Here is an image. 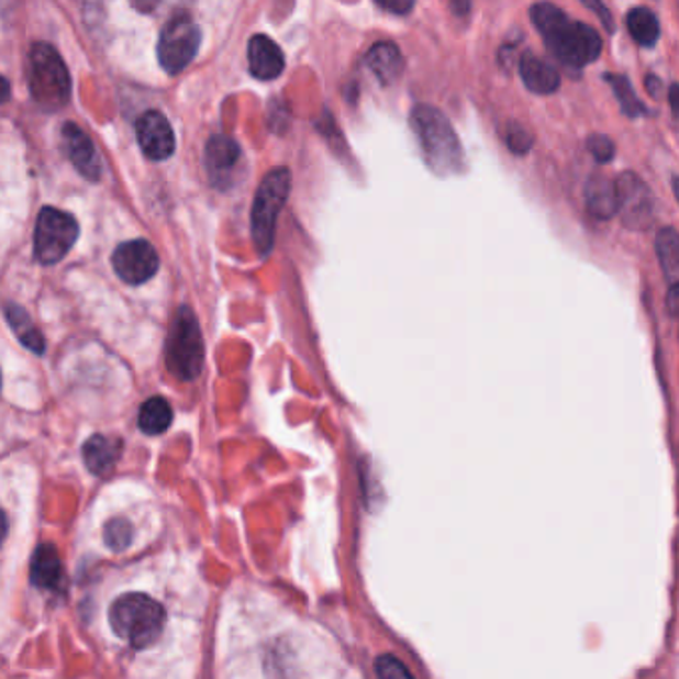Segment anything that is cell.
I'll use <instances>...</instances> for the list:
<instances>
[{"label": "cell", "instance_id": "obj_1", "mask_svg": "<svg viewBox=\"0 0 679 679\" xmlns=\"http://www.w3.org/2000/svg\"><path fill=\"white\" fill-rule=\"evenodd\" d=\"M531 21L548 51L566 66L585 68L602 54V38L594 26L572 21L553 2L532 4Z\"/></svg>", "mask_w": 679, "mask_h": 679}, {"label": "cell", "instance_id": "obj_2", "mask_svg": "<svg viewBox=\"0 0 679 679\" xmlns=\"http://www.w3.org/2000/svg\"><path fill=\"white\" fill-rule=\"evenodd\" d=\"M411 126L421 144L428 168L438 176L458 174L465 166V152L450 120L431 104H416L411 112Z\"/></svg>", "mask_w": 679, "mask_h": 679}, {"label": "cell", "instance_id": "obj_3", "mask_svg": "<svg viewBox=\"0 0 679 679\" xmlns=\"http://www.w3.org/2000/svg\"><path fill=\"white\" fill-rule=\"evenodd\" d=\"M166 624L159 602L146 594H124L110 608V626L132 648L146 649L158 642Z\"/></svg>", "mask_w": 679, "mask_h": 679}, {"label": "cell", "instance_id": "obj_4", "mask_svg": "<svg viewBox=\"0 0 679 679\" xmlns=\"http://www.w3.org/2000/svg\"><path fill=\"white\" fill-rule=\"evenodd\" d=\"M29 88L32 100L56 112L68 104L70 98V73L58 51L46 43L32 44L29 56Z\"/></svg>", "mask_w": 679, "mask_h": 679}, {"label": "cell", "instance_id": "obj_5", "mask_svg": "<svg viewBox=\"0 0 679 679\" xmlns=\"http://www.w3.org/2000/svg\"><path fill=\"white\" fill-rule=\"evenodd\" d=\"M205 361L202 330L190 308L178 309L171 319L170 333L166 340V365L168 371L180 381H193L200 377Z\"/></svg>", "mask_w": 679, "mask_h": 679}, {"label": "cell", "instance_id": "obj_6", "mask_svg": "<svg viewBox=\"0 0 679 679\" xmlns=\"http://www.w3.org/2000/svg\"><path fill=\"white\" fill-rule=\"evenodd\" d=\"M291 191V171L289 168H274L259 183L255 191L252 208V237L255 249L266 257L276 244L277 218Z\"/></svg>", "mask_w": 679, "mask_h": 679}, {"label": "cell", "instance_id": "obj_7", "mask_svg": "<svg viewBox=\"0 0 679 679\" xmlns=\"http://www.w3.org/2000/svg\"><path fill=\"white\" fill-rule=\"evenodd\" d=\"M202 44V31L191 19L190 12H176L159 32V66L168 75H180L181 70L196 58Z\"/></svg>", "mask_w": 679, "mask_h": 679}, {"label": "cell", "instance_id": "obj_8", "mask_svg": "<svg viewBox=\"0 0 679 679\" xmlns=\"http://www.w3.org/2000/svg\"><path fill=\"white\" fill-rule=\"evenodd\" d=\"M80 235L78 222L70 213L46 205L38 213L34 230V255L43 266H54L75 247Z\"/></svg>", "mask_w": 679, "mask_h": 679}, {"label": "cell", "instance_id": "obj_9", "mask_svg": "<svg viewBox=\"0 0 679 679\" xmlns=\"http://www.w3.org/2000/svg\"><path fill=\"white\" fill-rule=\"evenodd\" d=\"M616 188L617 212L622 213V220L630 230L642 232L649 227L654 220V198L652 191L644 181L632 171H624L617 180Z\"/></svg>", "mask_w": 679, "mask_h": 679}, {"label": "cell", "instance_id": "obj_10", "mask_svg": "<svg viewBox=\"0 0 679 679\" xmlns=\"http://www.w3.org/2000/svg\"><path fill=\"white\" fill-rule=\"evenodd\" d=\"M112 266L122 281L142 286L158 274L159 257L146 240H130L114 249Z\"/></svg>", "mask_w": 679, "mask_h": 679}, {"label": "cell", "instance_id": "obj_11", "mask_svg": "<svg viewBox=\"0 0 679 679\" xmlns=\"http://www.w3.org/2000/svg\"><path fill=\"white\" fill-rule=\"evenodd\" d=\"M136 138L146 158L162 162L176 152V136L168 118L158 110H148L136 122Z\"/></svg>", "mask_w": 679, "mask_h": 679}, {"label": "cell", "instance_id": "obj_12", "mask_svg": "<svg viewBox=\"0 0 679 679\" xmlns=\"http://www.w3.org/2000/svg\"><path fill=\"white\" fill-rule=\"evenodd\" d=\"M64 149L76 170L85 176L86 180L98 181L102 176V162L96 152L92 140L88 138L85 130L68 122L63 126Z\"/></svg>", "mask_w": 679, "mask_h": 679}, {"label": "cell", "instance_id": "obj_13", "mask_svg": "<svg viewBox=\"0 0 679 679\" xmlns=\"http://www.w3.org/2000/svg\"><path fill=\"white\" fill-rule=\"evenodd\" d=\"M249 73L257 80H276L286 70V56L266 34H255L247 44Z\"/></svg>", "mask_w": 679, "mask_h": 679}, {"label": "cell", "instance_id": "obj_14", "mask_svg": "<svg viewBox=\"0 0 679 679\" xmlns=\"http://www.w3.org/2000/svg\"><path fill=\"white\" fill-rule=\"evenodd\" d=\"M365 63L382 86H391L401 78L404 70V58L399 46L389 41L372 44L365 56Z\"/></svg>", "mask_w": 679, "mask_h": 679}, {"label": "cell", "instance_id": "obj_15", "mask_svg": "<svg viewBox=\"0 0 679 679\" xmlns=\"http://www.w3.org/2000/svg\"><path fill=\"white\" fill-rule=\"evenodd\" d=\"M519 70H521L522 82L534 94H553L560 88L558 70L532 53L522 54Z\"/></svg>", "mask_w": 679, "mask_h": 679}, {"label": "cell", "instance_id": "obj_16", "mask_svg": "<svg viewBox=\"0 0 679 679\" xmlns=\"http://www.w3.org/2000/svg\"><path fill=\"white\" fill-rule=\"evenodd\" d=\"M122 455V441L110 436H90L82 446V457L86 467L98 477H107L112 468L116 467L118 458Z\"/></svg>", "mask_w": 679, "mask_h": 679}, {"label": "cell", "instance_id": "obj_17", "mask_svg": "<svg viewBox=\"0 0 679 679\" xmlns=\"http://www.w3.org/2000/svg\"><path fill=\"white\" fill-rule=\"evenodd\" d=\"M32 585L44 590H58L64 582L63 560L54 544H41L32 556Z\"/></svg>", "mask_w": 679, "mask_h": 679}, {"label": "cell", "instance_id": "obj_18", "mask_svg": "<svg viewBox=\"0 0 679 679\" xmlns=\"http://www.w3.org/2000/svg\"><path fill=\"white\" fill-rule=\"evenodd\" d=\"M585 198L588 212L592 213L595 220H610L616 215V188L614 181L608 180L604 174L590 176V180L586 181Z\"/></svg>", "mask_w": 679, "mask_h": 679}, {"label": "cell", "instance_id": "obj_19", "mask_svg": "<svg viewBox=\"0 0 679 679\" xmlns=\"http://www.w3.org/2000/svg\"><path fill=\"white\" fill-rule=\"evenodd\" d=\"M242 158V149L234 140L227 136H212L205 146V164L212 171V176H222L235 168V164Z\"/></svg>", "mask_w": 679, "mask_h": 679}, {"label": "cell", "instance_id": "obj_20", "mask_svg": "<svg viewBox=\"0 0 679 679\" xmlns=\"http://www.w3.org/2000/svg\"><path fill=\"white\" fill-rule=\"evenodd\" d=\"M174 411L164 397H152L142 404L138 414V426L142 433L149 436L162 435L170 428Z\"/></svg>", "mask_w": 679, "mask_h": 679}, {"label": "cell", "instance_id": "obj_21", "mask_svg": "<svg viewBox=\"0 0 679 679\" xmlns=\"http://www.w3.org/2000/svg\"><path fill=\"white\" fill-rule=\"evenodd\" d=\"M4 313L9 319V325H11L14 335L19 337L22 345L36 355H43L44 349H46V341H44L43 333L32 325L31 315L21 305H14V303H9L4 308Z\"/></svg>", "mask_w": 679, "mask_h": 679}, {"label": "cell", "instance_id": "obj_22", "mask_svg": "<svg viewBox=\"0 0 679 679\" xmlns=\"http://www.w3.org/2000/svg\"><path fill=\"white\" fill-rule=\"evenodd\" d=\"M659 266L668 279L669 287L678 286L679 276V237L676 227L659 230L656 240Z\"/></svg>", "mask_w": 679, "mask_h": 679}, {"label": "cell", "instance_id": "obj_23", "mask_svg": "<svg viewBox=\"0 0 679 679\" xmlns=\"http://www.w3.org/2000/svg\"><path fill=\"white\" fill-rule=\"evenodd\" d=\"M627 31L632 34V38L642 46H654L659 41V21L654 12L646 7H636L627 12L626 16Z\"/></svg>", "mask_w": 679, "mask_h": 679}, {"label": "cell", "instance_id": "obj_24", "mask_svg": "<svg viewBox=\"0 0 679 679\" xmlns=\"http://www.w3.org/2000/svg\"><path fill=\"white\" fill-rule=\"evenodd\" d=\"M605 82L612 86L617 102H620V108H622V112L626 116L639 118L648 114V108L644 107V102L637 98L636 90L632 88L626 76L605 75Z\"/></svg>", "mask_w": 679, "mask_h": 679}, {"label": "cell", "instance_id": "obj_25", "mask_svg": "<svg viewBox=\"0 0 679 679\" xmlns=\"http://www.w3.org/2000/svg\"><path fill=\"white\" fill-rule=\"evenodd\" d=\"M132 524L126 519H112L104 526V542L108 548L114 553H124L132 544Z\"/></svg>", "mask_w": 679, "mask_h": 679}, {"label": "cell", "instance_id": "obj_26", "mask_svg": "<svg viewBox=\"0 0 679 679\" xmlns=\"http://www.w3.org/2000/svg\"><path fill=\"white\" fill-rule=\"evenodd\" d=\"M375 671H377L379 679H414L409 674V669L404 668L403 661H399V659L389 656V654L377 658Z\"/></svg>", "mask_w": 679, "mask_h": 679}, {"label": "cell", "instance_id": "obj_27", "mask_svg": "<svg viewBox=\"0 0 679 679\" xmlns=\"http://www.w3.org/2000/svg\"><path fill=\"white\" fill-rule=\"evenodd\" d=\"M532 144H534V138H532L531 132L516 122H510L509 127H507V146H509L510 152L526 154V152H531Z\"/></svg>", "mask_w": 679, "mask_h": 679}, {"label": "cell", "instance_id": "obj_28", "mask_svg": "<svg viewBox=\"0 0 679 679\" xmlns=\"http://www.w3.org/2000/svg\"><path fill=\"white\" fill-rule=\"evenodd\" d=\"M588 149L592 152V156H594L600 164H608V162H612V158L616 156V146H614V142L604 136V134H594V136H590L588 138Z\"/></svg>", "mask_w": 679, "mask_h": 679}, {"label": "cell", "instance_id": "obj_29", "mask_svg": "<svg viewBox=\"0 0 679 679\" xmlns=\"http://www.w3.org/2000/svg\"><path fill=\"white\" fill-rule=\"evenodd\" d=\"M377 4L381 7L382 11L394 12V14H401V16L409 14L414 9L413 0H391V2L379 0Z\"/></svg>", "mask_w": 679, "mask_h": 679}, {"label": "cell", "instance_id": "obj_30", "mask_svg": "<svg viewBox=\"0 0 679 679\" xmlns=\"http://www.w3.org/2000/svg\"><path fill=\"white\" fill-rule=\"evenodd\" d=\"M646 86H648L649 94L654 96V98H661L664 85H661L659 78H656V76H648V78H646Z\"/></svg>", "mask_w": 679, "mask_h": 679}, {"label": "cell", "instance_id": "obj_31", "mask_svg": "<svg viewBox=\"0 0 679 679\" xmlns=\"http://www.w3.org/2000/svg\"><path fill=\"white\" fill-rule=\"evenodd\" d=\"M586 7H588V9H592V11L598 12V14L602 12V14H604L602 19H604L605 29H608V31L610 32L614 31V24H612V21H610V14H608V11H605L604 4H595V2H586Z\"/></svg>", "mask_w": 679, "mask_h": 679}, {"label": "cell", "instance_id": "obj_32", "mask_svg": "<svg viewBox=\"0 0 679 679\" xmlns=\"http://www.w3.org/2000/svg\"><path fill=\"white\" fill-rule=\"evenodd\" d=\"M669 311L674 318L678 315V286L669 287Z\"/></svg>", "mask_w": 679, "mask_h": 679}, {"label": "cell", "instance_id": "obj_33", "mask_svg": "<svg viewBox=\"0 0 679 679\" xmlns=\"http://www.w3.org/2000/svg\"><path fill=\"white\" fill-rule=\"evenodd\" d=\"M11 98V85L7 78L0 76V104H4Z\"/></svg>", "mask_w": 679, "mask_h": 679}, {"label": "cell", "instance_id": "obj_34", "mask_svg": "<svg viewBox=\"0 0 679 679\" xmlns=\"http://www.w3.org/2000/svg\"><path fill=\"white\" fill-rule=\"evenodd\" d=\"M7 534H9V519H7L4 510L0 509V546H2V542L7 541Z\"/></svg>", "mask_w": 679, "mask_h": 679}, {"label": "cell", "instance_id": "obj_35", "mask_svg": "<svg viewBox=\"0 0 679 679\" xmlns=\"http://www.w3.org/2000/svg\"><path fill=\"white\" fill-rule=\"evenodd\" d=\"M676 98H678V85H671V88H669V102H671V112H674V116H678Z\"/></svg>", "mask_w": 679, "mask_h": 679}, {"label": "cell", "instance_id": "obj_36", "mask_svg": "<svg viewBox=\"0 0 679 679\" xmlns=\"http://www.w3.org/2000/svg\"><path fill=\"white\" fill-rule=\"evenodd\" d=\"M450 9L453 11H470V4L468 2H463V4H450Z\"/></svg>", "mask_w": 679, "mask_h": 679}, {"label": "cell", "instance_id": "obj_37", "mask_svg": "<svg viewBox=\"0 0 679 679\" xmlns=\"http://www.w3.org/2000/svg\"><path fill=\"white\" fill-rule=\"evenodd\" d=\"M0 387H2V377H0Z\"/></svg>", "mask_w": 679, "mask_h": 679}]
</instances>
